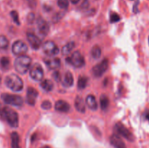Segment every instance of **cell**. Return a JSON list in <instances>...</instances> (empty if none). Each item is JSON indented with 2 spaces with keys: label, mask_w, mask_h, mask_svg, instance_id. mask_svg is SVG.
I'll list each match as a JSON object with an SVG mask.
<instances>
[{
  "label": "cell",
  "mask_w": 149,
  "mask_h": 148,
  "mask_svg": "<svg viewBox=\"0 0 149 148\" xmlns=\"http://www.w3.org/2000/svg\"><path fill=\"white\" fill-rule=\"evenodd\" d=\"M0 115L7 122L11 127L16 128L19 124V118L17 112L7 106L0 103Z\"/></svg>",
  "instance_id": "6da1fadb"
},
{
  "label": "cell",
  "mask_w": 149,
  "mask_h": 148,
  "mask_svg": "<svg viewBox=\"0 0 149 148\" xmlns=\"http://www.w3.org/2000/svg\"><path fill=\"white\" fill-rule=\"evenodd\" d=\"M31 64V59L29 56L21 55L17 57L14 62V67L15 71L18 73L25 74L28 72Z\"/></svg>",
  "instance_id": "7a4b0ae2"
},
{
  "label": "cell",
  "mask_w": 149,
  "mask_h": 148,
  "mask_svg": "<svg viewBox=\"0 0 149 148\" xmlns=\"http://www.w3.org/2000/svg\"><path fill=\"white\" fill-rule=\"evenodd\" d=\"M6 86L13 91H20L23 89V82L17 74L11 73L7 75L4 80Z\"/></svg>",
  "instance_id": "3957f363"
},
{
  "label": "cell",
  "mask_w": 149,
  "mask_h": 148,
  "mask_svg": "<svg viewBox=\"0 0 149 148\" xmlns=\"http://www.w3.org/2000/svg\"><path fill=\"white\" fill-rule=\"evenodd\" d=\"M66 62L67 63L77 68H82L85 65V60H84V57L79 51H75L71 57H68L66 58Z\"/></svg>",
  "instance_id": "277c9868"
},
{
  "label": "cell",
  "mask_w": 149,
  "mask_h": 148,
  "mask_svg": "<svg viewBox=\"0 0 149 148\" xmlns=\"http://www.w3.org/2000/svg\"><path fill=\"white\" fill-rule=\"evenodd\" d=\"M1 98L6 104H11V105L16 106V107H20L23 104V98L19 95L3 93L1 95Z\"/></svg>",
  "instance_id": "5b68a950"
},
{
  "label": "cell",
  "mask_w": 149,
  "mask_h": 148,
  "mask_svg": "<svg viewBox=\"0 0 149 148\" xmlns=\"http://www.w3.org/2000/svg\"><path fill=\"white\" fill-rule=\"evenodd\" d=\"M109 68V59H104L100 62L95 65L92 69L93 74L95 77H100L104 74Z\"/></svg>",
  "instance_id": "8992f818"
},
{
  "label": "cell",
  "mask_w": 149,
  "mask_h": 148,
  "mask_svg": "<svg viewBox=\"0 0 149 148\" xmlns=\"http://www.w3.org/2000/svg\"><path fill=\"white\" fill-rule=\"evenodd\" d=\"M114 129L119 135L125 137V139L129 140L130 142H132L134 140V136L132 133L129 131V129H127L122 123L118 122L115 124Z\"/></svg>",
  "instance_id": "52a82bcc"
},
{
  "label": "cell",
  "mask_w": 149,
  "mask_h": 148,
  "mask_svg": "<svg viewBox=\"0 0 149 148\" xmlns=\"http://www.w3.org/2000/svg\"><path fill=\"white\" fill-rule=\"evenodd\" d=\"M12 51L13 53L17 56L24 55V54H26L28 51V46L23 41H16L12 46Z\"/></svg>",
  "instance_id": "ba28073f"
},
{
  "label": "cell",
  "mask_w": 149,
  "mask_h": 148,
  "mask_svg": "<svg viewBox=\"0 0 149 148\" xmlns=\"http://www.w3.org/2000/svg\"><path fill=\"white\" fill-rule=\"evenodd\" d=\"M30 76L33 80L37 81H41L44 76V71L42 65L39 63H35L32 65L30 69Z\"/></svg>",
  "instance_id": "9c48e42d"
},
{
  "label": "cell",
  "mask_w": 149,
  "mask_h": 148,
  "mask_svg": "<svg viewBox=\"0 0 149 148\" xmlns=\"http://www.w3.org/2000/svg\"><path fill=\"white\" fill-rule=\"evenodd\" d=\"M44 52L48 56H55L59 53V49L58 46L51 41H47L45 42L42 46Z\"/></svg>",
  "instance_id": "30bf717a"
},
{
  "label": "cell",
  "mask_w": 149,
  "mask_h": 148,
  "mask_svg": "<svg viewBox=\"0 0 149 148\" xmlns=\"http://www.w3.org/2000/svg\"><path fill=\"white\" fill-rule=\"evenodd\" d=\"M26 37H27L28 41L32 49H38L40 48L41 45H42V41L36 35L32 33H28Z\"/></svg>",
  "instance_id": "8fae6325"
},
{
  "label": "cell",
  "mask_w": 149,
  "mask_h": 148,
  "mask_svg": "<svg viewBox=\"0 0 149 148\" xmlns=\"http://www.w3.org/2000/svg\"><path fill=\"white\" fill-rule=\"evenodd\" d=\"M37 28L39 34L42 35L44 37L47 35L49 30V26L46 20H45L42 17H39L37 20Z\"/></svg>",
  "instance_id": "7c38bea8"
},
{
  "label": "cell",
  "mask_w": 149,
  "mask_h": 148,
  "mask_svg": "<svg viewBox=\"0 0 149 148\" xmlns=\"http://www.w3.org/2000/svg\"><path fill=\"white\" fill-rule=\"evenodd\" d=\"M38 97V91L33 87H29L26 93V102L29 105L33 106L36 103V98Z\"/></svg>",
  "instance_id": "4fadbf2b"
},
{
  "label": "cell",
  "mask_w": 149,
  "mask_h": 148,
  "mask_svg": "<svg viewBox=\"0 0 149 148\" xmlns=\"http://www.w3.org/2000/svg\"><path fill=\"white\" fill-rule=\"evenodd\" d=\"M110 142L115 148H127L125 142L117 134H112L111 136Z\"/></svg>",
  "instance_id": "5bb4252c"
},
{
  "label": "cell",
  "mask_w": 149,
  "mask_h": 148,
  "mask_svg": "<svg viewBox=\"0 0 149 148\" xmlns=\"http://www.w3.org/2000/svg\"><path fill=\"white\" fill-rule=\"evenodd\" d=\"M55 108L57 111L62 112V113H68L70 110L71 106L67 102L64 100H58L55 104Z\"/></svg>",
  "instance_id": "9a60e30c"
},
{
  "label": "cell",
  "mask_w": 149,
  "mask_h": 148,
  "mask_svg": "<svg viewBox=\"0 0 149 148\" xmlns=\"http://www.w3.org/2000/svg\"><path fill=\"white\" fill-rule=\"evenodd\" d=\"M45 63L49 69H56L61 66V59L58 57L48 58L45 59Z\"/></svg>",
  "instance_id": "2e32d148"
},
{
  "label": "cell",
  "mask_w": 149,
  "mask_h": 148,
  "mask_svg": "<svg viewBox=\"0 0 149 148\" xmlns=\"http://www.w3.org/2000/svg\"><path fill=\"white\" fill-rule=\"evenodd\" d=\"M74 106H75L76 109H77V111H79V113H84L86 111V106H85V102H84V100L80 96H77L75 99V101H74Z\"/></svg>",
  "instance_id": "e0dca14e"
},
{
  "label": "cell",
  "mask_w": 149,
  "mask_h": 148,
  "mask_svg": "<svg viewBox=\"0 0 149 148\" xmlns=\"http://www.w3.org/2000/svg\"><path fill=\"white\" fill-rule=\"evenodd\" d=\"M86 104H87V107L93 111H95L97 109V100H96L95 96L92 95V94H89L86 97Z\"/></svg>",
  "instance_id": "ac0fdd59"
},
{
  "label": "cell",
  "mask_w": 149,
  "mask_h": 148,
  "mask_svg": "<svg viewBox=\"0 0 149 148\" xmlns=\"http://www.w3.org/2000/svg\"><path fill=\"white\" fill-rule=\"evenodd\" d=\"M62 84L64 86L69 87L73 86L74 84V77L71 73L67 72L64 75L63 78L62 79Z\"/></svg>",
  "instance_id": "d6986e66"
},
{
  "label": "cell",
  "mask_w": 149,
  "mask_h": 148,
  "mask_svg": "<svg viewBox=\"0 0 149 148\" xmlns=\"http://www.w3.org/2000/svg\"><path fill=\"white\" fill-rule=\"evenodd\" d=\"M40 86L42 88V89L45 90L47 92L51 91L53 89V83L49 79H45L41 81Z\"/></svg>",
  "instance_id": "ffe728a7"
},
{
  "label": "cell",
  "mask_w": 149,
  "mask_h": 148,
  "mask_svg": "<svg viewBox=\"0 0 149 148\" xmlns=\"http://www.w3.org/2000/svg\"><path fill=\"white\" fill-rule=\"evenodd\" d=\"M11 147L20 148V137L17 132L11 133Z\"/></svg>",
  "instance_id": "44dd1931"
},
{
  "label": "cell",
  "mask_w": 149,
  "mask_h": 148,
  "mask_svg": "<svg viewBox=\"0 0 149 148\" xmlns=\"http://www.w3.org/2000/svg\"><path fill=\"white\" fill-rule=\"evenodd\" d=\"M100 107H101V109L103 110H107L108 107L109 106V99L108 98V97L106 95H103L100 96Z\"/></svg>",
  "instance_id": "7402d4cb"
},
{
  "label": "cell",
  "mask_w": 149,
  "mask_h": 148,
  "mask_svg": "<svg viewBox=\"0 0 149 148\" xmlns=\"http://www.w3.org/2000/svg\"><path fill=\"white\" fill-rule=\"evenodd\" d=\"M75 46V43L74 41L68 42L67 44H65V46L63 47L62 49V54L63 55H68L70 52H71Z\"/></svg>",
  "instance_id": "603a6c76"
},
{
  "label": "cell",
  "mask_w": 149,
  "mask_h": 148,
  "mask_svg": "<svg viewBox=\"0 0 149 148\" xmlns=\"http://www.w3.org/2000/svg\"><path fill=\"white\" fill-rule=\"evenodd\" d=\"M92 57L95 59H98L99 57L101 55V49H100V46H98L97 45L93 46L91 49V52H90Z\"/></svg>",
  "instance_id": "cb8c5ba5"
},
{
  "label": "cell",
  "mask_w": 149,
  "mask_h": 148,
  "mask_svg": "<svg viewBox=\"0 0 149 148\" xmlns=\"http://www.w3.org/2000/svg\"><path fill=\"white\" fill-rule=\"evenodd\" d=\"M87 82H88V78L86 76H79L78 79V83H77V85H78V88L79 89H84V88H86L87 85Z\"/></svg>",
  "instance_id": "d4e9b609"
},
{
  "label": "cell",
  "mask_w": 149,
  "mask_h": 148,
  "mask_svg": "<svg viewBox=\"0 0 149 148\" xmlns=\"http://www.w3.org/2000/svg\"><path fill=\"white\" fill-rule=\"evenodd\" d=\"M0 65L4 70H8L10 66V60L7 57H2L0 59Z\"/></svg>",
  "instance_id": "484cf974"
},
{
  "label": "cell",
  "mask_w": 149,
  "mask_h": 148,
  "mask_svg": "<svg viewBox=\"0 0 149 148\" xmlns=\"http://www.w3.org/2000/svg\"><path fill=\"white\" fill-rule=\"evenodd\" d=\"M9 46V41L7 37L3 35H0V49H6Z\"/></svg>",
  "instance_id": "4316f807"
},
{
  "label": "cell",
  "mask_w": 149,
  "mask_h": 148,
  "mask_svg": "<svg viewBox=\"0 0 149 148\" xmlns=\"http://www.w3.org/2000/svg\"><path fill=\"white\" fill-rule=\"evenodd\" d=\"M58 5L60 8L65 10L68 7L69 1L68 0H58Z\"/></svg>",
  "instance_id": "83f0119b"
},
{
  "label": "cell",
  "mask_w": 149,
  "mask_h": 148,
  "mask_svg": "<svg viewBox=\"0 0 149 148\" xmlns=\"http://www.w3.org/2000/svg\"><path fill=\"white\" fill-rule=\"evenodd\" d=\"M121 20V17L116 12H112L111 14L110 15V22L111 23H116V22L119 21Z\"/></svg>",
  "instance_id": "f1b7e54d"
},
{
  "label": "cell",
  "mask_w": 149,
  "mask_h": 148,
  "mask_svg": "<svg viewBox=\"0 0 149 148\" xmlns=\"http://www.w3.org/2000/svg\"><path fill=\"white\" fill-rule=\"evenodd\" d=\"M10 15H11L12 18H13L15 23H16V24L19 26V25H20V20H19L18 13L16 11H15V10H13V11H12L11 12H10Z\"/></svg>",
  "instance_id": "f546056e"
},
{
  "label": "cell",
  "mask_w": 149,
  "mask_h": 148,
  "mask_svg": "<svg viewBox=\"0 0 149 148\" xmlns=\"http://www.w3.org/2000/svg\"><path fill=\"white\" fill-rule=\"evenodd\" d=\"M41 107L44 110H49L52 107V103L49 100H45L41 104Z\"/></svg>",
  "instance_id": "4dcf8cb0"
},
{
  "label": "cell",
  "mask_w": 149,
  "mask_h": 148,
  "mask_svg": "<svg viewBox=\"0 0 149 148\" xmlns=\"http://www.w3.org/2000/svg\"><path fill=\"white\" fill-rule=\"evenodd\" d=\"M34 18H35V15L33 13H29L28 15V17H27V20H28V23H32L33 21H34Z\"/></svg>",
  "instance_id": "1f68e13d"
},
{
  "label": "cell",
  "mask_w": 149,
  "mask_h": 148,
  "mask_svg": "<svg viewBox=\"0 0 149 148\" xmlns=\"http://www.w3.org/2000/svg\"><path fill=\"white\" fill-rule=\"evenodd\" d=\"M53 77H54V78H55V81H61V75H60L59 72L54 73Z\"/></svg>",
  "instance_id": "d6a6232c"
},
{
  "label": "cell",
  "mask_w": 149,
  "mask_h": 148,
  "mask_svg": "<svg viewBox=\"0 0 149 148\" xmlns=\"http://www.w3.org/2000/svg\"><path fill=\"white\" fill-rule=\"evenodd\" d=\"M28 1V4L30 7H33L36 6V0H26Z\"/></svg>",
  "instance_id": "836d02e7"
},
{
  "label": "cell",
  "mask_w": 149,
  "mask_h": 148,
  "mask_svg": "<svg viewBox=\"0 0 149 148\" xmlns=\"http://www.w3.org/2000/svg\"><path fill=\"white\" fill-rule=\"evenodd\" d=\"M138 2L135 3V7H134V8H133V11L135 12H138V9H137V6H138Z\"/></svg>",
  "instance_id": "e575fe53"
},
{
  "label": "cell",
  "mask_w": 149,
  "mask_h": 148,
  "mask_svg": "<svg viewBox=\"0 0 149 148\" xmlns=\"http://www.w3.org/2000/svg\"><path fill=\"white\" fill-rule=\"evenodd\" d=\"M70 1H71V2L72 3V4H77V3H78L80 0H70Z\"/></svg>",
  "instance_id": "d590c367"
},
{
  "label": "cell",
  "mask_w": 149,
  "mask_h": 148,
  "mask_svg": "<svg viewBox=\"0 0 149 148\" xmlns=\"http://www.w3.org/2000/svg\"><path fill=\"white\" fill-rule=\"evenodd\" d=\"M145 116H146V118L147 120H148V121H149V113H146Z\"/></svg>",
  "instance_id": "8d00e7d4"
},
{
  "label": "cell",
  "mask_w": 149,
  "mask_h": 148,
  "mask_svg": "<svg viewBox=\"0 0 149 148\" xmlns=\"http://www.w3.org/2000/svg\"><path fill=\"white\" fill-rule=\"evenodd\" d=\"M43 148H49V147L48 146H45V147H44Z\"/></svg>",
  "instance_id": "74e56055"
},
{
  "label": "cell",
  "mask_w": 149,
  "mask_h": 148,
  "mask_svg": "<svg viewBox=\"0 0 149 148\" xmlns=\"http://www.w3.org/2000/svg\"><path fill=\"white\" fill-rule=\"evenodd\" d=\"M0 83H1V76H0Z\"/></svg>",
  "instance_id": "f35d334b"
},
{
  "label": "cell",
  "mask_w": 149,
  "mask_h": 148,
  "mask_svg": "<svg viewBox=\"0 0 149 148\" xmlns=\"http://www.w3.org/2000/svg\"><path fill=\"white\" fill-rule=\"evenodd\" d=\"M148 44H149V37H148Z\"/></svg>",
  "instance_id": "ab89813d"
}]
</instances>
